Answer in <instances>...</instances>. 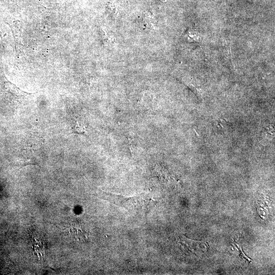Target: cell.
<instances>
[{"label":"cell","mask_w":275,"mask_h":275,"mask_svg":"<svg viewBox=\"0 0 275 275\" xmlns=\"http://www.w3.org/2000/svg\"><path fill=\"white\" fill-rule=\"evenodd\" d=\"M108 11L111 13L115 14L118 11V7L114 3L108 4Z\"/></svg>","instance_id":"6da1fadb"},{"label":"cell","mask_w":275,"mask_h":275,"mask_svg":"<svg viewBox=\"0 0 275 275\" xmlns=\"http://www.w3.org/2000/svg\"><path fill=\"white\" fill-rule=\"evenodd\" d=\"M73 130L77 133H80L85 132L84 128L77 123L75 125Z\"/></svg>","instance_id":"7a4b0ae2"}]
</instances>
